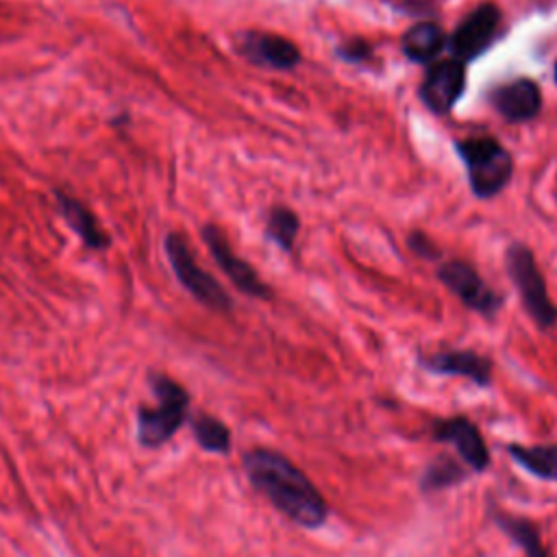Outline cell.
<instances>
[{"instance_id":"1","label":"cell","mask_w":557,"mask_h":557,"mask_svg":"<svg viewBox=\"0 0 557 557\" xmlns=\"http://www.w3.org/2000/svg\"><path fill=\"white\" fill-rule=\"evenodd\" d=\"M242 468L252 490L285 520L305 531L326 524L331 507L324 494L287 455L268 446H255L242 455Z\"/></svg>"},{"instance_id":"2","label":"cell","mask_w":557,"mask_h":557,"mask_svg":"<svg viewBox=\"0 0 557 557\" xmlns=\"http://www.w3.org/2000/svg\"><path fill=\"white\" fill-rule=\"evenodd\" d=\"M148 383L154 392L157 405H141L137 409V442L144 448H159L170 442L189 418V392L172 376L152 372Z\"/></svg>"},{"instance_id":"3","label":"cell","mask_w":557,"mask_h":557,"mask_svg":"<svg viewBox=\"0 0 557 557\" xmlns=\"http://www.w3.org/2000/svg\"><path fill=\"white\" fill-rule=\"evenodd\" d=\"M505 270L524 313L540 331H550L557 324V305L548 294V283L535 252L522 242H511L505 248Z\"/></svg>"},{"instance_id":"4","label":"cell","mask_w":557,"mask_h":557,"mask_svg":"<svg viewBox=\"0 0 557 557\" xmlns=\"http://www.w3.org/2000/svg\"><path fill=\"white\" fill-rule=\"evenodd\" d=\"M455 150L466 168L468 185L476 198H494L509 185L513 174V159L496 139H463L455 144Z\"/></svg>"},{"instance_id":"5","label":"cell","mask_w":557,"mask_h":557,"mask_svg":"<svg viewBox=\"0 0 557 557\" xmlns=\"http://www.w3.org/2000/svg\"><path fill=\"white\" fill-rule=\"evenodd\" d=\"M163 250L170 261V268L176 276V281L183 285V289L205 305L211 311L218 313H231L233 311V298L231 294L220 285V281L209 274L196 259L189 242L185 239L183 233L170 231L163 239Z\"/></svg>"},{"instance_id":"6","label":"cell","mask_w":557,"mask_h":557,"mask_svg":"<svg viewBox=\"0 0 557 557\" xmlns=\"http://www.w3.org/2000/svg\"><path fill=\"white\" fill-rule=\"evenodd\" d=\"M437 281L470 311L479 313L487 322L496 320L503 309V294H498L481 272L466 259L442 261L435 270Z\"/></svg>"},{"instance_id":"7","label":"cell","mask_w":557,"mask_h":557,"mask_svg":"<svg viewBox=\"0 0 557 557\" xmlns=\"http://www.w3.org/2000/svg\"><path fill=\"white\" fill-rule=\"evenodd\" d=\"M200 235H202V242L207 244L213 261L226 274V278L235 285L237 292H242L244 296L255 298V300H270L274 296L272 287L259 276L255 265H250L246 259H242L233 250L226 233L218 224H205L200 228Z\"/></svg>"},{"instance_id":"8","label":"cell","mask_w":557,"mask_h":557,"mask_svg":"<svg viewBox=\"0 0 557 557\" xmlns=\"http://www.w3.org/2000/svg\"><path fill=\"white\" fill-rule=\"evenodd\" d=\"M431 437L440 444L453 446L461 463L472 474H483L492 466V453L479 424L463 413L435 418L431 422Z\"/></svg>"},{"instance_id":"9","label":"cell","mask_w":557,"mask_h":557,"mask_svg":"<svg viewBox=\"0 0 557 557\" xmlns=\"http://www.w3.org/2000/svg\"><path fill=\"white\" fill-rule=\"evenodd\" d=\"M418 366L435 376H459L487 389L494 383V361L472 348H442L418 357Z\"/></svg>"},{"instance_id":"10","label":"cell","mask_w":557,"mask_h":557,"mask_svg":"<svg viewBox=\"0 0 557 557\" xmlns=\"http://www.w3.org/2000/svg\"><path fill=\"white\" fill-rule=\"evenodd\" d=\"M500 9L494 2H483L476 9H472L446 41L453 59L466 63L481 57L496 39Z\"/></svg>"},{"instance_id":"11","label":"cell","mask_w":557,"mask_h":557,"mask_svg":"<svg viewBox=\"0 0 557 557\" xmlns=\"http://www.w3.org/2000/svg\"><path fill=\"white\" fill-rule=\"evenodd\" d=\"M466 87V67L459 59H444L429 67L422 85L420 100L433 113H448Z\"/></svg>"},{"instance_id":"12","label":"cell","mask_w":557,"mask_h":557,"mask_svg":"<svg viewBox=\"0 0 557 557\" xmlns=\"http://www.w3.org/2000/svg\"><path fill=\"white\" fill-rule=\"evenodd\" d=\"M235 46L250 63L272 70H292L302 59L294 41L274 33H242Z\"/></svg>"},{"instance_id":"13","label":"cell","mask_w":557,"mask_h":557,"mask_svg":"<svg viewBox=\"0 0 557 557\" xmlns=\"http://www.w3.org/2000/svg\"><path fill=\"white\" fill-rule=\"evenodd\" d=\"M492 104L507 122H527L540 113L542 91L535 81L516 78L492 91Z\"/></svg>"},{"instance_id":"14","label":"cell","mask_w":557,"mask_h":557,"mask_svg":"<svg viewBox=\"0 0 557 557\" xmlns=\"http://www.w3.org/2000/svg\"><path fill=\"white\" fill-rule=\"evenodd\" d=\"M487 516L496 524V529L522 550L524 557H553L542 542L540 527L535 524V520L505 511L494 503H487Z\"/></svg>"},{"instance_id":"15","label":"cell","mask_w":557,"mask_h":557,"mask_svg":"<svg viewBox=\"0 0 557 557\" xmlns=\"http://www.w3.org/2000/svg\"><path fill=\"white\" fill-rule=\"evenodd\" d=\"M54 198H57V207H59L63 220L89 250L109 248V244H111L109 233L100 226L94 211L83 200H78L76 196H72L70 191H63V189H54Z\"/></svg>"},{"instance_id":"16","label":"cell","mask_w":557,"mask_h":557,"mask_svg":"<svg viewBox=\"0 0 557 557\" xmlns=\"http://www.w3.org/2000/svg\"><path fill=\"white\" fill-rule=\"evenodd\" d=\"M472 472L461 463V459H455L448 453H440L435 455L431 461H426V466L420 472L418 479V490L424 496H433L437 492L450 490L463 481H468Z\"/></svg>"},{"instance_id":"17","label":"cell","mask_w":557,"mask_h":557,"mask_svg":"<svg viewBox=\"0 0 557 557\" xmlns=\"http://www.w3.org/2000/svg\"><path fill=\"white\" fill-rule=\"evenodd\" d=\"M505 453L524 472H529L542 481L557 483V442L533 444V446L509 442L505 446Z\"/></svg>"},{"instance_id":"18","label":"cell","mask_w":557,"mask_h":557,"mask_svg":"<svg viewBox=\"0 0 557 557\" xmlns=\"http://www.w3.org/2000/svg\"><path fill=\"white\" fill-rule=\"evenodd\" d=\"M446 46V35L435 22H418L405 30L400 37L403 54L416 63H429L433 61L442 48Z\"/></svg>"},{"instance_id":"19","label":"cell","mask_w":557,"mask_h":557,"mask_svg":"<svg viewBox=\"0 0 557 557\" xmlns=\"http://www.w3.org/2000/svg\"><path fill=\"white\" fill-rule=\"evenodd\" d=\"M189 429H191V435H194L196 444L205 453H213V455H228L231 453L233 435H231V429L220 418L200 411V413L189 418Z\"/></svg>"},{"instance_id":"20","label":"cell","mask_w":557,"mask_h":557,"mask_svg":"<svg viewBox=\"0 0 557 557\" xmlns=\"http://www.w3.org/2000/svg\"><path fill=\"white\" fill-rule=\"evenodd\" d=\"M300 231V218L294 209L285 205H274L265 218V239L281 248L285 255L294 250Z\"/></svg>"},{"instance_id":"21","label":"cell","mask_w":557,"mask_h":557,"mask_svg":"<svg viewBox=\"0 0 557 557\" xmlns=\"http://www.w3.org/2000/svg\"><path fill=\"white\" fill-rule=\"evenodd\" d=\"M407 246H409V250H411L416 257H420V259H426V261H437V259H442L440 246H437L426 233H422V231H411V233L407 235Z\"/></svg>"},{"instance_id":"22","label":"cell","mask_w":557,"mask_h":557,"mask_svg":"<svg viewBox=\"0 0 557 557\" xmlns=\"http://www.w3.org/2000/svg\"><path fill=\"white\" fill-rule=\"evenodd\" d=\"M337 54H339L342 59L350 61V63H361V61H366V59L372 54V48H370V44H368L366 39L352 37V39H348L346 44H342V46L337 48Z\"/></svg>"},{"instance_id":"23","label":"cell","mask_w":557,"mask_h":557,"mask_svg":"<svg viewBox=\"0 0 557 557\" xmlns=\"http://www.w3.org/2000/svg\"><path fill=\"white\" fill-rule=\"evenodd\" d=\"M555 83H557V63H555Z\"/></svg>"}]
</instances>
